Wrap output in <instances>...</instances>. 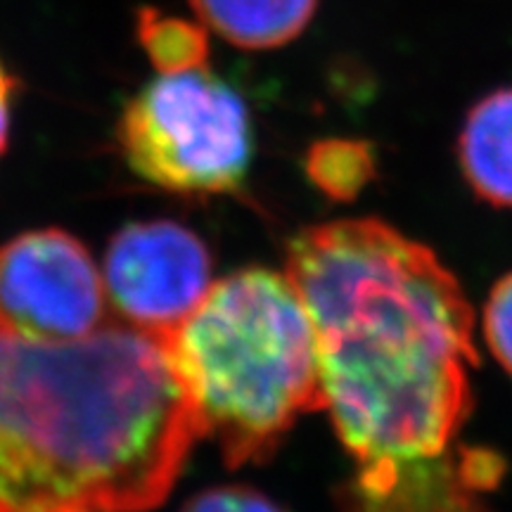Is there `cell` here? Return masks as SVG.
Instances as JSON below:
<instances>
[{"instance_id":"6da1fadb","label":"cell","mask_w":512,"mask_h":512,"mask_svg":"<svg viewBox=\"0 0 512 512\" xmlns=\"http://www.w3.org/2000/svg\"><path fill=\"white\" fill-rule=\"evenodd\" d=\"M292 285L318 337L320 392L358 465L370 512H422L463 489L444 475L475 406V313L458 278L418 240L377 219L306 228Z\"/></svg>"},{"instance_id":"7a4b0ae2","label":"cell","mask_w":512,"mask_h":512,"mask_svg":"<svg viewBox=\"0 0 512 512\" xmlns=\"http://www.w3.org/2000/svg\"><path fill=\"white\" fill-rule=\"evenodd\" d=\"M200 437L162 335L46 342L0 323V512H147Z\"/></svg>"},{"instance_id":"3957f363","label":"cell","mask_w":512,"mask_h":512,"mask_svg":"<svg viewBox=\"0 0 512 512\" xmlns=\"http://www.w3.org/2000/svg\"><path fill=\"white\" fill-rule=\"evenodd\" d=\"M164 339L202 437L230 467L264 463L299 415L323 411L316 328L287 273L228 275Z\"/></svg>"},{"instance_id":"277c9868","label":"cell","mask_w":512,"mask_h":512,"mask_svg":"<svg viewBox=\"0 0 512 512\" xmlns=\"http://www.w3.org/2000/svg\"><path fill=\"white\" fill-rule=\"evenodd\" d=\"M117 131L128 166L181 195L238 190L252 162L245 100L204 67L147 83L126 105Z\"/></svg>"},{"instance_id":"5b68a950","label":"cell","mask_w":512,"mask_h":512,"mask_svg":"<svg viewBox=\"0 0 512 512\" xmlns=\"http://www.w3.org/2000/svg\"><path fill=\"white\" fill-rule=\"evenodd\" d=\"M105 283L88 249L64 230H31L0 247V323L46 342L105 325Z\"/></svg>"},{"instance_id":"8992f818","label":"cell","mask_w":512,"mask_h":512,"mask_svg":"<svg viewBox=\"0 0 512 512\" xmlns=\"http://www.w3.org/2000/svg\"><path fill=\"white\" fill-rule=\"evenodd\" d=\"M102 283L126 325L166 337L211 290V256L181 223H131L107 247Z\"/></svg>"},{"instance_id":"52a82bcc","label":"cell","mask_w":512,"mask_h":512,"mask_svg":"<svg viewBox=\"0 0 512 512\" xmlns=\"http://www.w3.org/2000/svg\"><path fill=\"white\" fill-rule=\"evenodd\" d=\"M458 162L479 200L512 209V86L489 93L467 112Z\"/></svg>"},{"instance_id":"ba28073f","label":"cell","mask_w":512,"mask_h":512,"mask_svg":"<svg viewBox=\"0 0 512 512\" xmlns=\"http://www.w3.org/2000/svg\"><path fill=\"white\" fill-rule=\"evenodd\" d=\"M202 24L238 48L271 50L309 27L318 0H190Z\"/></svg>"},{"instance_id":"9c48e42d","label":"cell","mask_w":512,"mask_h":512,"mask_svg":"<svg viewBox=\"0 0 512 512\" xmlns=\"http://www.w3.org/2000/svg\"><path fill=\"white\" fill-rule=\"evenodd\" d=\"M136 34L159 74H183L207 67L209 34L204 24L166 15L157 8H140Z\"/></svg>"},{"instance_id":"30bf717a","label":"cell","mask_w":512,"mask_h":512,"mask_svg":"<svg viewBox=\"0 0 512 512\" xmlns=\"http://www.w3.org/2000/svg\"><path fill=\"white\" fill-rule=\"evenodd\" d=\"M306 176L330 200L349 202L375 176L373 147L363 140H318L306 152Z\"/></svg>"},{"instance_id":"8fae6325","label":"cell","mask_w":512,"mask_h":512,"mask_svg":"<svg viewBox=\"0 0 512 512\" xmlns=\"http://www.w3.org/2000/svg\"><path fill=\"white\" fill-rule=\"evenodd\" d=\"M484 339L505 373L512 375V273L498 280L484 304Z\"/></svg>"},{"instance_id":"7c38bea8","label":"cell","mask_w":512,"mask_h":512,"mask_svg":"<svg viewBox=\"0 0 512 512\" xmlns=\"http://www.w3.org/2000/svg\"><path fill=\"white\" fill-rule=\"evenodd\" d=\"M181 512H285L271 498L249 486H221L204 491L185 505Z\"/></svg>"},{"instance_id":"4fadbf2b","label":"cell","mask_w":512,"mask_h":512,"mask_svg":"<svg viewBox=\"0 0 512 512\" xmlns=\"http://www.w3.org/2000/svg\"><path fill=\"white\" fill-rule=\"evenodd\" d=\"M15 93V79L5 72L3 62H0V152L5 150L10 136V100Z\"/></svg>"},{"instance_id":"5bb4252c","label":"cell","mask_w":512,"mask_h":512,"mask_svg":"<svg viewBox=\"0 0 512 512\" xmlns=\"http://www.w3.org/2000/svg\"><path fill=\"white\" fill-rule=\"evenodd\" d=\"M79 512H91V510H79Z\"/></svg>"}]
</instances>
